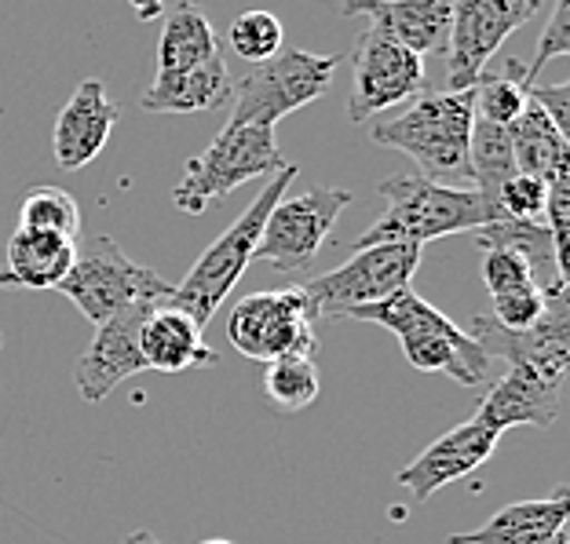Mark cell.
I'll list each match as a JSON object with an SVG mask.
<instances>
[{"label":"cell","mask_w":570,"mask_h":544,"mask_svg":"<svg viewBox=\"0 0 570 544\" xmlns=\"http://www.w3.org/2000/svg\"><path fill=\"white\" fill-rule=\"evenodd\" d=\"M475 125V85L461 92H424L392 121L373 125L370 139L377 147L413 158L421 176L446 187H475L469 142Z\"/></svg>","instance_id":"cell-1"},{"label":"cell","mask_w":570,"mask_h":544,"mask_svg":"<svg viewBox=\"0 0 570 544\" xmlns=\"http://www.w3.org/2000/svg\"><path fill=\"white\" fill-rule=\"evenodd\" d=\"M384 198V212L377 216L366 235H362L355 249L381 241H403V245H428L435 238L464 235V230H479L494 219H504L498 201H490L483 190L475 187H446L435 184L421 172L384 179L377 187Z\"/></svg>","instance_id":"cell-2"},{"label":"cell","mask_w":570,"mask_h":544,"mask_svg":"<svg viewBox=\"0 0 570 544\" xmlns=\"http://www.w3.org/2000/svg\"><path fill=\"white\" fill-rule=\"evenodd\" d=\"M344 318L373 322V326H384L387 333H395L399 347H403V355L413 369L443 373V377H453L464 387H475L487 380L490 358L483 355V347L472 340V333L453 326V318H446L443 310L432 307L413 289H399L395 296H387L381 304L352 307V310H344Z\"/></svg>","instance_id":"cell-3"},{"label":"cell","mask_w":570,"mask_h":544,"mask_svg":"<svg viewBox=\"0 0 570 544\" xmlns=\"http://www.w3.org/2000/svg\"><path fill=\"white\" fill-rule=\"evenodd\" d=\"M293 179H296V165L278 168L275 179L256 194V201H249V209H245L235 224H230L224 235L198 256V264L190 267V275L179 285H173V304L168 307H179L184 315L198 322L202 329L209 326L219 304L227 300L230 289H235L238 278L245 275V267L256 260L264 219L271 209H275V201L285 198V190H289Z\"/></svg>","instance_id":"cell-4"},{"label":"cell","mask_w":570,"mask_h":544,"mask_svg":"<svg viewBox=\"0 0 570 544\" xmlns=\"http://www.w3.org/2000/svg\"><path fill=\"white\" fill-rule=\"evenodd\" d=\"M56 293L67 296L92 326H102V322L114 318L125 307L173 304V281H165L158 270L136 264L107 235H92L88 241L77 245L73 267L59 281Z\"/></svg>","instance_id":"cell-5"},{"label":"cell","mask_w":570,"mask_h":544,"mask_svg":"<svg viewBox=\"0 0 570 544\" xmlns=\"http://www.w3.org/2000/svg\"><path fill=\"white\" fill-rule=\"evenodd\" d=\"M289 161L275 147V128L264 125H242L227 121L198 158L184 165V179L173 190V205L187 216H202L209 201L227 198L249 179H261L267 172H278Z\"/></svg>","instance_id":"cell-6"},{"label":"cell","mask_w":570,"mask_h":544,"mask_svg":"<svg viewBox=\"0 0 570 544\" xmlns=\"http://www.w3.org/2000/svg\"><path fill=\"white\" fill-rule=\"evenodd\" d=\"M318 310L311 307L301 285L289 289H264L249 293L230 307L227 336L235 352L253 362H278V358H315Z\"/></svg>","instance_id":"cell-7"},{"label":"cell","mask_w":570,"mask_h":544,"mask_svg":"<svg viewBox=\"0 0 570 544\" xmlns=\"http://www.w3.org/2000/svg\"><path fill=\"white\" fill-rule=\"evenodd\" d=\"M336 67H341V56H315L304 48L278 51L275 59L256 62L235 85L230 121L275 128L282 118L326 96Z\"/></svg>","instance_id":"cell-8"},{"label":"cell","mask_w":570,"mask_h":544,"mask_svg":"<svg viewBox=\"0 0 570 544\" xmlns=\"http://www.w3.org/2000/svg\"><path fill=\"white\" fill-rule=\"evenodd\" d=\"M421 249L403 241H381L355 249L352 260L326 270V275L304 281L301 289L318 315L344 318V310L381 304L399 289H410V278L417 275Z\"/></svg>","instance_id":"cell-9"},{"label":"cell","mask_w":570,"mask_h":544,"mask_svg":"<svg viewBox=\"0 0 570 544\" xmlns=\"http://www.w3.org/2000/svg\"><path fill=\"white\" fill-rule=\"evenodd\" d=\"M347 205H352V190L336 187H311L301 198L275 201V209L264 219L256 260L271 264L278 275H301L315 264Z\"/></svg>","instance_id":"cell-10"},{"label":"cell","mask_w":570,"mask_h":544,"mask_svg":"<svg viewBox=\"0 0 570 544\" xmlns=\"http://www.w3.org/2000/svg\"><path fill=\"white\" fill-rule=\"evenodd\" d=\"M428 88L424 59L381 26H366L352 48V96H347V121L366 125L373 113H384L406 99H417Z\"/></svg>","instance_id":"cell-11"},{"label":"cell","mask_w":570,"mask_h":544,"mask_svg":"<svg viewBox=\"0 0 570 544\" xmlns=\"http://www.w3.org/2000/svg\"><path fill=\"white\" fill-rule=\"evenodd\" d=\"M541 11V0H453L446 41V92L479 81L501 44Z\"/></svg>","instance_id":"cell-12"},{"label":"cell","mask_w":570,"mask_h":544,"mask_svg":"<svg viewBox=\"0 0 570 544\" xmlns=\"http://www.w3.org/2000/svg\"><path fill=\"white\" fill-rule=\"evenodd\" d=\"M472 340L483 347L487 358H504L509 366H530L549 380L567 384L570 369V300L567 285L556 293H546V310L534 326L504 329L490 315L472 322Z\"/></svg>","instance_id":"cell-13"},{"label":"cell","mask_w":570,"mask_h":544,"mask_svg":"<svg viewBox=\"0 0 570 544\" xmlns=\"http://www.w3.org/2000/svg\"><path fill=\"white\" fill-rule=\"evenodd\" d=\"M150 310L154 304L125 307L114 318L102 322V326H96L92 344H88V352L73 366V384L85 403H102L114 387L147 369L139 352V326Z\"/></svg>","instance_id":"cell-14"},{"label":"cell","mask_w":570,"mask_h":544,"mask_svg":"<svg viewBox=\"0 0 570 544\" xmlns=\"http://www.w3.org/2000/svg\"><path fill=\"white\" fill-rule=\"evenodd\" d=\"M501 432H494L490 424L479 417L458 424L453 432L439 435L432 446H428L421 457H413L403 472L395 475L399 486H406L417 501H432L439 489L458 483V478H469L479 464L490 461Z\"/></svg>","instance_id":"cell-15"},{"label":"cell","mask_w":570,"mask_h":544,"mask_svg":"<svg viewBox=\"0 0 570 544\" xmlns=\"http://www.w3.org/2000/svg\"><path fill=\"white\" fill-rule=\"evenodd\" d=\"M114 125H118V107L110 102L107 88L96 77L77 85V92L59 110L56 128H51V154L62 172H81L92 165L102 147L110 142Z\"/></svg>","instance_id":"cell-16"},{"label":"cell","mask_w":570,"mask_h":544,"mask_svg":"<svg viewBox=\"0 0 570 544\" xmlns=\"http://www.w3.org/2000/svg\"><path fill=\"white\" fill-rule=\"evenodd\" d=\"M570 489L556 486L541 501L504 504L483 526L450 534L446 544H570Z\"/></svg>","instance_id":"cell-17"},{"label":"cell","mask_w":570,"mask_h":544,"mask_svg":"<svg viewBox=\"0 0 570 544\" xmlns=\"http://www.w3.org/2000/svg\"><path fill=\"white\" fill-rule=\"evenodd\" d=\"M560 403H563V384L549 380L534 373L530 366H509V373L490 387L487 398L479 403L475 417L490 424L494 432L504 427H549L560 417Z\"/></svg>","instance_id":"cell-18"},{"label":"cell","mask_w":570,"mask_h":544,"mask_svg":"<svg viewBox=\"0 0 570 544\" xmlns=\"http://www.w3.org/2000/svg\"><path fill=\"white\" fill-rule=\"evenodd\" d=\"M344 16H366L417 56L446 51L453 0H344Z\"/></svg>","instance_id":"cell-19"},{"label":"cell","mask_w":570,"mask_h":544,"mask_svg":"<svg viewBox=\"0 0 570 544\" xmlns=\"http://www.w3.org/2000/svg\"><path fill=\"white\" fill-rule=\"evenodd\" d=\"M139 352L147 369L158 373H187L202 366H216V347L205 344L202 326L179 307H154L139 326Z\"/></svg>","instance_id":"cell-20"},{"label":"cell","mask_w":570,"mask_h":544,"mask_svg":"<svg viewBox=\"0 0 570 544\" xmlns=\"http://www.w3.org/2000/svg\"><path fill=\"white\" fill-rule=\"evenodd\" d=\"M73 256L77 241L48 235V230L16 227V235L8 238L4 267H0V289H59V281L73 267Z\"/></svg>","instance_id":"cell-21"},{"label":"cell","mask_w":570,"mask_h":544,"mask_svg":"<svg viewBox=\"0 0 570 544\" xmlns=\"http://www.w3.org/2000/svg\"><path fill=\"white\" fill-rule=\"evenodd\" d=\"M230 99H235V81H230L224 56H216L202 67L158 73L142 92L139 107L150 113H209Z\"/></svg>","instance_id":"cell-22"},{"label":"cell","mask_w":570,"mask_h":544,"mask_svg":"<svg viewBox=\"0 0 570 544\" xmlns=\"http://www.w3.org/2000/svg\"><path fill=\"white\" fill-rule=\"evenodd\" d=\"M479 249H490V245H504V249L520 253L523 260L534 270V278L541 285V293H556L567 285V264L556 253L552 230L546 227V219H494V224L475 230Z\"/></svg>","instance_id":"cell-23"},{"label":"cell","mask_w":570,"mask_h":544,"mask_svg":"<svg viewBox=\"0 0 570 544\" xmlns=\"http://www.w3.org/2000/svg\"><path fill=\"white\" fill-rule=\"evenodd\" d=\"M512 139V158L515 168L527 176H538L541 184H552L556 176L570 172V139L549 121V113L541 107H530L509 125Z\"/></svg>","instance_id":"cell-24"},{"label":"cell","mask_w":570,"mask_h":544,"mask_svg":"<svg viewBox=\"0 0 570 544\" xmlns=\"http://www.w3.org/2000/svg\"><path fill=\"white\" fill-rule=\"evenodd\" d=\"M219 56V37L213 30L209 16L190 4V0H179L173 8V16L161 26V41H158V73L168 70H187V67H202Z\"/></svg>","instance_id":"cell-25"},{"label":"cell","mask_w":570,"mask_h":544,"mask_svg":"<svg viewBox=\"0 0 570 544\" xmlns=\"http://www.w3.org/2000/svg\"><path fill=\"white\" fill-rule=\"evenodd\" d=\"M530 73L515 56L501 62V70H483L475 81V118L509 128L530 107Z\"/></svg>","instance_id":"cell-26"},{"label":"cell","mask_w":570,"mask_h":544,"mask_svg":"<svg viewBox=\"0 0 570 544\" xmlns=\"http://www.w3.org/2000/svg\"><path fill=\"white\" fill-rule=\"evenodd\" d=\"M469 161H472L475 190H483L490 201H494V194L501 190L504 179L520 172V168H515V158H512L509 128L490 125V121H479V118H475V125H472Z\"/></svg>","instance_id":"cell-27"},{"label":"cell","mask_w":570,"mask_h":544,"mask_svg":"<svg viewBox=\"0 0 570 544\" xmlns=\"http://www.w3.org/2000/svg\"><path fill=\"white\" fill-rule=\"evenodd\" d=\"M19 227L48 230V235L77 241V235H81V209H77L73 194L62 187H30L19 201Z\"/></svg>","instance_id":"cell-28"},{"label":"cell","mask_w":570,"mask_h":544,"mask_svg":"<svg viewBox=\"0 0 570 544\" xmlns=\"http://www.w3.org/2000/svg\"><path fill=\"white\" fill-rule=\"evenodd\" d=\"M264 392L267 398L285 413H301L318 398L322 377L315 358H278L267 362L264 373Z\"/></svg>","instance_id":"cell-29"},{"label":"cell","mask_w":570,"mask_h":544,"mask_svg":"<svg viewBox=\"0 0 570 544\" xmlns=\"http://www.w3.org/2000/svg\"><path fill=\"white\" fill-rule=\"evenodd\" d=\"M227 41H230V48H235V56H242L245 62H253L256 67V62H267V59L278 56L282 41H285V30H282L278 16L253 8V11H242V16L230 22Z\"/></svg>","instance_id":"cell-30"},{"label":"cell","mask_w":570,"mask_h":544,"mask_svg":"<svg viewBox=\"0 0 570 544\" xmlns=\"http://www.w3.org/2000/svg\"><path fill=\"white\" fill-rule=\"evenodd\" d=\"M479 275H483V285H487L490 300L541 289L538 278H534V270H530V264L523 260L520 253L504 249V245H490V249H483V267H479Z\"/></svg>","instance_id":"cell-31"},{"label":"cell","mask_w":570,"mask_h":544,"mask_svg":"<svg viewBox=\"0 0 570 544\" xmlns=\"http://www.w3.org/2000/svg\"><path fill=\"white\" fill-rule=\"evenodd\" d=\"M546 198H549V184H541L538 176L527 172L509 176L494 194L498 209L509 219H541L546 216Z\"/></svg>","instance_id":"cell-32"},{"label":"cell","mask_w":570,"mask_h":544,"mask_svg":"<svg viewBox=\"0 0 570 544\" xmlns=\"http://www.w3.org/2000/svg\"><path fill=\"white\" fill-rule=\"evenodd\" d=\"M560 56H570V0H552V16H549L546 33H541V41H538V56L527 67L530 81H534L546 62L560 59Z\"/></svg>","instance_id":"cell-33"},{"label":"cell","mask_w":570,"mask_h":544,"mask_svg":"<svg viewBox=\"0 0 570 544\" xmlns=\"http://www.w3.org/2000/svg\"><path fill=\"white\" fill-rule=\"evenodd\" d=\"M530 102L549 113V121L570 139V85H530Z\"/></svg>","instance_id":"cell-34"},{"label":"cell","mask_w":570,"mask_h":544,"mask_svg":"<svg viewBox=\"0 0 570 544\" xmlns=\"http://www.w3.org/2000/svg\"><path fill=\"white\" fill-rule=\"evenodd\" d=\"M128 8L136 11V19H142V22H154V19H161L165 0H128Z\"/></svg>","instance_id":"cell-35"},{"label":"cell","mask_w":570,"mask_h":544,"mask_svg":"<svg viewBox=\"0 0 570 544\" xmlns=\"http://www.w3.org/2000/svg\"><path fill=\"white\" fill-rule=\"evenodd\" d=\"M121 544H161V541L154 537V534H147V530H136V534H128Z\"/></svg>","instance_id":"cell-36"},{"label":"cell","mask_w":570,"mask_h":544,"mask_svg":"<svg viewBox=\"0 0 570 544\" xmlns=\"http://www.w3.org/2000/svg\"><path fill=\"white\" fill-rule=\"evenodd\" d=\"M198 544H235V541H224V537H209V541H198Z\"/></svg>","instance_id":"cell-37"},{"label":"cell","mask_w":570,"mask_h":544,"mask_svg":"<svg viewBox=\"0 0 570 544\" xmlns=\"http://www.w3.org/2000/svg\"><path fill=\"white\" fill-rule=\"evenodd\" d=\"M0 344H4V340H0Z\"/></svg>","instance_id":"cell-38"}]
</instances>
